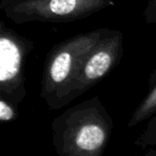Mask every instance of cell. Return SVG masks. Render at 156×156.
<instances>
[{"mask_svg":"<svg viewBox=\"0 0 156 156\" xmlns=\"http://www.w3.org/2000/svg\"><path fill=\"white\" fill-rule=\"evenodd\" d=\"M108 29L79 33L56 44L49 50L41 83V98L49 109L57 110L69 104V94L83 60Z\"/></svg>","mask_w":156,"mask_h":156,"instance_id":"cell-2","label":"cell"},{"mask_svg":"<svg viewBox=\"0 0 156 156\" xmlns=\"http://www.w3.org/2000/svg\"><path fill=\"white\" fill-rule=\"evenodd\" d=\"M18 111L16 105L0 96V121L1 123H10L17 119Z\"/></svg>","mask_w":156,"mask_h":156,"instance_id":"cell-8","label":"cell"},{"mask_svg":"<svg viewBox=\"0 0 156 156\" xmlns=\"http://www.w3.org/2000/svg\"><path fill=\"white\" fill-rule=\"evenodd\" d=\"M113 0H20L0 8L15 24L71 23L113 7Z\"/></svg>","mask_w":156,"mask_h":156,"instance_id":"cell-3","label":"cell"},{"mask_svg":"<svg viewBox=\"0 0 156 156\" xmlns=\"http://www.w3.org/2000/svg\"><path fill=\"white\" fill-rule=\"evenodd\" d=\"M142 156H156V147H154V149L150 150L147 153L143 154Z\"/></svg>","mask_w":156,"mask_h":156,"instance_id":"cell-11","label":"cell"},{"mask_svg":"<svg viewBox=\"0 0 156 156\" xmlns=\"http://www.w3.org/2000/svg\"><path fill=\"white\" fill-rule=\"evenodd\" d=\"M34 48L31 40L0 22V96L17 106L26 98L25 64Z\"/></svg>","mask_w":156,"mask_h":156,"instance_id":"cell-4","label":"cell"},{"mask_svg":"<svg viewBox=\"0 0 156 156\" xmlns=\"http://www.w3.org/2000/svg\"><path fill=\"white\" fill-rule=\"evenodd\" d=\"M143 18L147 24H156V0H147L143 11Z\"/></svg>","mask_w":156,"mask_h":156,"instance_id":"cell-9","label":"cell"},{"mask_svg":"<svg viewBox=\"0 0 156 156\" xmlns=\"http://www.w3.org/2000/svg\"><path fill=\"white\" fill-rule=\"evenodd\" d=\"M112 130V118L93 96L55 118L51 141L57 156H104Z\"/></svg>","mask_w":156,"mask_h":156,"instance_id":"cell-1","label":"cell"},{"mask_svg":"<svg viewBox=\"0 0 156 156\" xmlns=\"http://www.w3.org/2000/svg\"><path fill=\"white\" fill-rule=\"evenodd\" d=\"M17 1H20V0H0V8L5 7L7 5H10V3L17 2Z\"/></svg>","mask_w":156,"mask_h":156,"instance_id":"cell-10","label":"cell"},{"mask_svg":"<svg viewBox=\"0 0 156 156\" xmlns=\"http://www.w3.org/2000/svg\"><path fill=\"white\" fill-rule=\"evenodd\" d=\"M154 115H156V67L150 77L147 94L136 107L128 121V128L139 125L144 121H149Z\"/></svg>","mask_w":156,"mask_h":156,"instance_id":"cell-6","label":"cell"},{"mask_svg":"<svg viewBox=\"0 0 156 156\" xmlns=\"http://www.w3.org/2000/svg\"><path fill=\"white\" fill-rule=\"evenodd\" d=\"M135 145L140 149L156 147V115L147 121L143 132L135 141Z\"/></svg>","mask_w":156,"mask_h":156,"instance_id":"cell-7","label":"cell"},{"mask_svg":"<svg viewBox=\"0 0 156 156\" xmlns=\"http://www.w3.org/2000/svg\"><path fill=\"white\" fill-rule=\"evenodd\" d=\"M124 52L123 33L108 29L87 55L69 94V103L100 83L120 63Z\"/></svg>","mask_w":156,"mask_h":156,"instance_id":"cell-5","label":"cell"}]
</instances>
